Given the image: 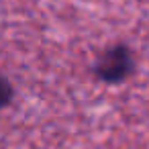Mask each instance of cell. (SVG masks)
I'll list each match as a JSON object with an SVG mask.
<instances>
[{"label":"cell","instance_id":"obj_1","mask_svg":"<svg viewBox=\"0 0 149 149\" xmlns=\"http://www.w3.org/2000/svg\"><path fill=\"white\" fill-rule=\"evenodd\" d=\"M133 70H135V57L125 43H114L112 47L104 49L94 63V76L106 84L125 82L133 74Z\"/></svg>","mask_w":149,"mask_h":149},{"label":"cell","instance_id":"obj_2","mask_svg":"<svg viewBox=\"0 0 149 149\" xmlns=\"http://www.w3.org/2000/svg\"><path fill=\"white\" fill-rule=\"evenodd\" d=\"M10 98H13V86L4 76H0V108H4L10 102Z\"/></svg>","mask_w":149,"mask_h":149}]
</instances>
